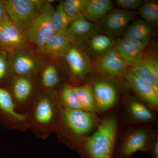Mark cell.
Segmentation results:
<instances>
[{
    "mask_svg": "<svg viewBox=\"0 0 158 158\" xmlns=\"http://www.w3.org/2000/svg\"><path fill=\"white\" fill-rule=\"evenodd\" d=\"M117 129L116 118H105L84 144L85 156L88 158H113Z\"/></svg>",
    "mask_w": 158,
    "mask_h": 158,
    "instance_id": "7a4b0ae2",
    "label": "cell"
},
{
    "mask_svg": "<svg viewBox=\"0 0 158 158\" xmlns=\"http://www.w3.org/2000/svg\"><path fill=\"white\" fill-rule=\"evenodd\" d=\"M13 54L12 69L16 76L31 78L36 74L40 65L33 55L25 50Z\"/></svg>",
    "mask_w": 158,
    "mask_h": 158,
    "instance_id": "7c38bea8",
    "label": "cell"
},
{
    "mask_svg": "<svg viewBox=\"0 0 158 158\" xmlns=\"http://www.w3.org/2000/svg\"><path fill=\"white\" fill-rule=\"evenodd\" d=\"M55 9L49 1H46L39 14L24 32L28 40L42 51L46 43L55 34L52 21Z\"/></svg>",
    "mask_w": 158,
    "mask_h": 158,
    "instance_id": "277c9868",
    "label": "cell"
},
{
    "mask_svg": "<svg viewBox=\"0 0 158 158\" xmlns=\"http://www.w3.org/2000/svg\"><path fill=\"white\" fill-rule=\"evenodd\" d=\"M129 108L133 117L139 121H150L153 118L152 113L144 105L139 102H131Z\"/></svg>",
    "mask_w": 158,
    "mask_h": 158,
    "instance_id": "f1b7e54d",
    "label": "cell"
},
{
    "mask_svg": "<svg viewBox=\"0 0 158 158\" xmlns=\"http://www.w3.org/2000/svg\"><path fill=\"white\" fill-rule=\"evenodd\" d=\"M110 0H88L83 16L90 22H98L113 9Z\"/></svg>",
    "mask_w": 158,
    "mask_h": 158,
    "instance_id": "d6986e66",
    "label": "cell"
},
{
    "mask_svg": "<svg viewBox=\"0 0 158 158\" xmlns=\"http://www.w3.org/2000/svg\"><path fill=\"white\" fill-rule=\"evenodd\" d=\"M27 39L24 32L11 21L7 13L0 20V46L7 52L14 54L25 50Z\"/></svg>",
    "mask_w": 158,
    "mask_h": 158,
    "instance_id": "8992f818",
    "label": "cell"
},
{
    "mask_svg": "<svg viewBox=\"0 0 158 158\" xmlns=\"http://www.w3.org/2000/svg\"><path fill=\"white\" fill-rule=\"evenodd\" d=\"M148 139L147 133L142 130L136 131L130 134L126 139L120 149L119 157L129 158L135 153L146 149Z\"/></svg>",
    "mask_w": 158,
    "mask_h": 158,
    "instance_id": "2e32d148",
    "label": "cell"
},
{
    "mask_svg": "<svg viewBox=\"0 0 158 158\" xmlns=\"http://www.w3.org/2000/svg\"><path fill=\"white\" fill-rule=\"evenodd\" d=\"M131 70L148 83L158 94V81L144 59L139 65L135 68H131Z\"/></svg>",
    "mask_w": 158,
    "mask_h": 158,
    "instance_id": "cb8c5ba5",
    "label": "cell"
},
{
    "mask_svg": "<svg viewBox=\"0 0 158 158\" xmlns=\"http://www.w3.org/2000/svg\"><path fill=\"white\" fill-rule=\"evenodd\" d=\"M100 29L96 24L81 16L74 19L69 24L65 34L71 42L90 40Z\"/></svg>",
    "mask_w": 158,
    "mask_h": 158,
    "instance_id": "8fae6325",
    "label": "cell"
},
{
    "mask_svg": "<svg viewBox=\"0 0 158 158\" xmlns=\"http://www.w3.org/2000/svg\"><path fill=\"white\" fill-rule=\"evenodd\" d=\"M62 125L74 135H84L90 132L94 120L90 113L82 110L61 108L58 125Z\"/></svg>",
    "mask_w": 158,
    "mask_h": 158,
    "instance_id": "52a82bcc",
    "label": "cell"
},
{
    "mask_svg": "<svg viewBox=\"0 0 158 158\" xmlns=\"http://www.w3.org/2000/svg\"><path fill=\"white\" fill-rule=\"evenodd\" d=\"M60 81V77L56 66L50 64L44 69L41 73L40 83L46 90H52Z\"/></svg>",
    "mask_w": 158,
    "mask_h": 158,
    "instance_id": "603a6c76",
    "label": "cell"
},
{
    "mask_svg": "<svg viewBox=\"0 0 158 158\" xmlns=\"http://www.w3.org/2000/svg\"><path fill=\"white\" fill-rule=\"evenodd\" d=\"M37 94L25 113L28 130L45 140L56 132L62 106L52 90H44Z\"/></svg>",
    "mask_w": 158,
    "mask_h": 158,
    "instance_id": "6da1fadb",
    "label": "cell"
},
{
    "mask_svg": "<svg viewBox=\"0 0 158 158\" xmlns=\"http://www.w3.org/2000/svg\"><path fill=\"white\" fill-rule=\"evenodd\" d=\"M125 76L131 87L140 98L152 108H157L158 94L152 87L131 69L127 72Z\"/></svg>",
    "mask_w": 158,
    "mask_h": 158,
    "instance_id": "4fadbf2b",
    "label": "cell"
},
{
    "mask_svg": "<svg viewBox=\"0 0 158 158\" xmlns=\"http://www.w3.org/2000/svg\"><path fill=\"white\" fill-rule=\"evenodd\" d=\"M72 88L84 110L93 112L96 110V104L93 91L89 85L73 87Z\"/></svg>",
    "mask_w": 158,
    "mask_h": 158,
    "instance_id": "44dd1931",
    "label": "cell"
},
{
    "mask_svg": "<svg viewBox=\"0 0 158 158\" xmlns=\"http://www.w3.org/2000/svg\"><path fill=\"white\" fill-rule=\"evenodd\" d=\"M152 35V30L148 24L143 21H136L125 32L123 39H128L148 42Z\"/></svg>",
    "mask_w": 158,
    "mask_h": 158,
    "instance_id": "ffe728a7",
    "label": "cell"
},
{
    "mask_svg": "<svg viewBox=\"0 0 158 158\" xmlns=\"http://www.w3.org/2000/svg\"><path fill=\"white\" fill-rule=\"evenodd\" d=\"M135 13L123 9L111 10L100 20V28L110 36L118 35L127 28Z\"/></svg>",
    "mask_w": 158,
    "mask_h": 158,
    "instance_id": "9c48e42d",
    "label": "cell"
},
{
    "mask_svg": "<svg viewBox=\"0 0 158 158\" xmlns=\"http://www.w3.org/2000/svg\"><path fill=\"white\" fill-rule=\"evenodd\" d=\"M139 14L146 21L152 24L158 22V2L156 1L144 2L139 7Z\"/></svg>",
    "mask_w": 158,
    "mask_h": 158,
    "instance_id": "d4e9b609",
    "label": "cell"
},
{
    "mask_svg": "<svg viewBox=\"0 0 158 158\" xmlns=\"http://www.w3.org/2000/svg\"><path fill=\"white\" fill-rule=\"evenodd\" d=\"M52 21L55 34H65L72 20L64 11L63 1L60 2L55 9Z\"/></svg>",
    "mask_w": 158,
    "mask_h": 158,
    "instance_id": "7402d4cb",
    "label": "cell"
},
{
    "mask_svg": "<svg viewBox=\"0 0 158 158\" xmlns=\"http://www.w3.org/2000/svg\"><path fill=\"white\" fill-rule=\"evenodd\" d=\"M93 91L96 108L99 110H108L115 105L117 93L111 84L105 81L97 82L94 85Z\"/></svg>",
    "mask_w": 158,
    "mask_h": 158,
    "instance_id": "5bb4252c",
    "label": "cell"
},
{
    "mask_svg": "<svg viewBox=\"0 0 158 158\" xmlns=\"http://www.w3.org/2000/svg\"><path fill=\"white\" fill-rule=\"evenodd\" d=\"M152 158H158V138L156 141L155 142L152 150Z\"/></svg>",
    "mask_w": 158,
    "mask_h": 158,
    "instance_id": "d6a6232c",
    "label": "cell"
},
{
    "mask_svg": "<svg viewBox=\"0 0 158 158\" xmlns=\"http://www.w3.org/2000/svg\"><path fill=\"white\" fill-rule=\"evenodd\" d=\"M0 124L7 129L28 130L25 113H19L8 89L0 87Z\"/></svg>",
    "mask_w": 158,
    "mask_h": 158,
    "instance_id": "5b68a950",
    "label": "cell"
},
{
    "mask_svg": "<svg viewBox=\"0 0 158 158\" xmlns=\"http://www.w3.org/2000/svg\"><path fill=\"white\" fill-rule=\"evenodd\" d=\"M143 59L145 60L152 71L156 79L158 81V61L157 58L149 53L144 54Z\"/></svg>",
    "mask_w": 158,
    "mask_h": 158,
    "instance_id": "f546056e",
    "label": "cell"
},
{
    "mask_svg": "<svg viewBox=\"0 0 158 158\" xmlns=\"http://www.w3.org/2000/svg\"><path fill=\"white\" fill-rule=\"evenodd\" d=\"M71 41L65 34H54L46 43L42 51L54 57L65 56L71 46Z\"/></svg>",
    "mask_w": 158,
    "mask_h": 158,
    "instance_id": "ac0fdd59",
    "label": "cell"
},
{
    "mask_svg": "<svg viewBox=\"0 0 158 158\" xmlns=\"http://www.w3.org/2000/svg\"><path fill=\"white\" fill-rule=\"evenodd\" d=\"M10 90H8L18 111L25 113L34 97V84L31 78L16 76L10 82Z\"/></svg>",
    "mask_w": 158,
    "mask_h": 158,
    "instance_id": "ba28073f",
    "label": "cell"
},
{
    "mask_svg": "<svg viewBox=\"0 0 158 158\" xmlns=\"http://www.w3.org/2000/svg\"><path fill=\"white\" fill-rule=\"evenodd\" d=\"M115 2L121 8L126 9H135L144 2L142 0H116Z\"/></svg>",
    "mask_w": 158,
    "mask_h": 158,
    "instance_id": "4dcf8cb0",
    "label": "cell"
},
{
    "mask_svg": "<svg viewBox=\"0 0 158 158\" xmlns=\"http://www.w3.org/2000/svg\"><path fill=\"white\" fill-rule=\"evenodd\" d=\"M148 42L122 39L116 44L115 49L127 66L135 68L143 60Z\"/></svg>",
    "mask_w": 158,
    "mask_h": 158,
    "instance_id": "30bf717a",
    "label": "cell"
},
{
    "mask_svg": "<svg viewBox=\"0 0 158 158\" xmlns=\"http://www.w3.org/2000/svg\"><path fill=\"white\" fill-rule=\"evenodd\" d=\"M65 56L73 77H80L86 73L88 68V62L85 55L79 49L71 47Z\"/></svg>",
    "mask_w": 158,
    "mask_h": 158,
    "instance_id": "e0dca14e",
    "label": "cell"
},
{
    "mask_svg": "<svg viewBox=\"0 0 158 158\" xmlns=\"http://www.w3.org/2000/svg\"><path fill=\"white\" fill-rule=\"evenodd\" d=\"M88 2V0H65L63 1V8L72 21L77 17L83 16Z\"/></svg>",
    "mask_w": 158,
    "mask_h": 158,
    "instance_id": "83f0119b",
    "label": "cell"
},
{
    "mask_svg": "<svg viewBox=\"0 0 158 158\" xmlns=\"http://www.w3.org/2000/svg\"><path fill=\"white\" fill-rule=\"evenodd\" d=\"M89 40L90 48L99 53H105L111 49L113 45V40L111 37L103 34H97Z\"/></svg>",
    "mask_w": 158,
    "mask_h": 158,
    "instance_id": "484cf974",
    "label": "cell"
},
{
    "mask_svg": "<svg viewBox=\"0 0 158 158\" xmlns=\"http://www.w3.org/2000/svg\"><path fill=\"white\" fill-rule=\"evenodd\" d=\"M7 15L25 32L39 14L46 1L41 0L3 1Z\"/></svg>",
    "mask_w": 158,
    "mask_h": 158,
    "instance_id": "3957f363",
    "label": "cell"
},
{
    "mask_svg": "<svg viewBox=\"0 0 158 158\" xmlns=\"http://www.w3.org/2000/svg\"><path fill=\"white\" fill-rule=\"evenodd\" d=\"M98 64L101 69L113 75H125L127 65L115 49L105 53L98 59Z\"/></svg>",
    "mask_w": 158,
    "mask_h": 158,
    "instance_id": "9a60e30c",
    "label": "cell"
},
{
    "mask_svg": "<svg viewBox=\"0 0 158 158\" xmlns=\"http://www.w3.org/2000/svg\"><path fill=\"white\" fill-rule=\"evenodd\" d=\"M1 46H0V48H1Z\"/></svg>",
    "mask_w": 158,
    "mask_h": 158,
    "instance_id": "e575fe53",
    "label": "cell"
},
{
    "mask_svg": "<svg viewBox=\"0 0 158 158\" xmlns=\"http://www.w3.org/2000/svg\"></svg>",
    "mask_w": 158,
    "mask_h": 158,
    "instance_id": "d590c367",
    "label": "cell"
},
{
    "mask_svg": "<svg viewBox=\"0 0 158 158\" xmlns=\"http://www.w3.org/2000/svg\"><path fill=\"white\" fill-rule=\"evenodd\" d=\"M62 107L70 110H84L71 86L62 88L60 96Z\"/></svg>",
    "mask_w": 158,
    "mask_h": 158,
    "instance_id": "4316f807",
    "label": "cell"
},
{
    "mask_svg": "<svg viewBox=\"0 0 158 158\" xmlns=\"http://www.w3.org/2000/svg\"><path fill=\"white\" fill-rule=\"evenodd\" d=\"M7 52L2 50L0 52V81L5 78L7 72Z\"/></svg>",
    "mask_w": 158,
    "mask_h": 158,
    "instance_id": "1f68e13d",
    "label": "cell"
},
{
    "mask_svg": "<svg viewBox=\"0 0 158 158\" xmlns=\"http://www.w3.org/2000/svg\"><path fill=\"white\" fill-rule=\"evenodd\" d=\"M6 14V9L3 1H0V20Z\"/></svg>",
    "mask_w": 158,
    "mask_h": 158,
    "instance_id": "836d02e7",
    "label": "cell"
}]
</instances>
